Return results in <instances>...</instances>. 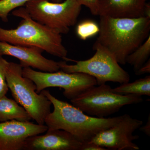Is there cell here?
Masks as SVG:
<instances>
[{"instance_id": "13", "label": "cell", "mask_w": 150, "mask_h": 150, "mask_svg": "<svg viewBox=\"0 0 150 150\" xmlns=\"http://www.w3.org/2000/svg\"><path fill=\"white\" fill-rule=\"evenodd\" d=\"M146 0H99L98 15L113 18L144 16Z\"/></svg>"}, {"instance_id": "3", "label": "cell", "mask_w": 150, "mask_h": 150, "mask_svg": "<svg viewBox=\"0 0 150 150\" xmlns=\"http://www.w3.org/2000/svg\"><path fill=\"white\" fill-rule=\"evenodd\" d=\"M12 13L21 18V21L14 29L0 27V41L39 48L66 61L68 51L63 45L61 34L34 20L23 6L14 10Z\"/></svg>"}, {"instance_id": "21", "label": "cell", "mask_w": 150, "mask_h": 150, "mask_svg": "<svg viewBox=\"0 0 150 150\" xmlns=\"http://www.w3.org/2000/svg\"><path fill=\"white\" fill-rule=\"evenodd\" d=\"M107 149L91 142L83 144L81 150H106Z\"/></svg>"}, {"instance_id": "15", "label": "cell", "mask_w": 150, "mask_h": 150, "mask_svg": "<svg viewBox=\"0 0 150 150\" xmlns=\"http://www.w3.org/2000/svg\"><path fill=\"white\" fill-rule=\"evenodd\" d=\"M121 84L117 87L111 89L112 91L123 95L131 94L141 96H150V76L139 79L133 82H128Z\"/></svg>"}, {"instance_id": "22", "label": "cell", "mask_w": 150, "mask_h": 150, "mask_svg": "<svg viewBox=\"0 0 150 150\" xmlns=\"http://www.w3.org/2000/svg\"><path fill=\"white\" fill-rule=\"evenodd\" d=\"M150 73V59L147 61L146 63L139 69L135 72L136 74L140 76L145 74H149Z\"/></svg>"}, {"instance_id": "16", "label": "cell", "mask_w": 150, "mask_h": 150, "mask_svg": "<svg viewBox=\"0 0 150 150\" xmlns=\"http://www.w3.org/2000/svg\"><path fill=\"white\" fill-rule=\"evenodd\" d=\"M150 55V35L144 43L129 54L126 59V63L134 67L137 71L149 60Z\"/></svg>"}, {"instance_id": "11", "label": "cell", "mask_w": 150, "mask_h": 150, "mask_svg": "<svg viewBox=\"0 0 150 150\" xmlns=\"http://www.w3.org/2000/svg\"><path fill=\"white\" fill-rule=\"evenodd\" d=\"M43 50L33 47L13 45L0 41V56H12L19 60L23 68L29 67L41 71L54 72L60 69L59 62L46 59Z\"/></svg>"}, {"instance_id": "12", "label": "cell", "mask_w": 150, "mask_h": 150, "mask_svg": "<svg viewBox=\"0 0 150 150\" xmlns=\"http://www.w3.org/2000/svg\"><path fill=\"white\" fill-rule=\"evenodd\" d=\"M28 138L22 150H81L83 143L64 130H47Z\"/></svg>"}, {"instance_id": "8", "label": "cell", "mask_w": 150, "mask_h": 150, "mask_svg": "<svg viewBox=\"0 0 150 150\" xmlns=\"http://www.w3.org/2000/svg\"><path fill=\"white\" fill-rule=\"evenodd\" d=\"M23 76L34 82L38 93L48 88L59 87L64 90V96L70 100L97 84L95 78L90 75L81 73H67L62 70L46 72L35 71L30 67H23Z\"/></svg>"}, {"instance_id": "6", "label": "cell", "mask_w": 150, "mask_h": 150, "mask_svg": "<svg viewBox=\"0 0 150 150\" xmlns=\"http://www.w3.org/2000/svg\"><path fill=\"white\" fill-rule=\"evenodd\" d=\"M105 83L93 86L70 100L73 105L88 115L98 118L113 114L125 105L143 101L142 96L115 93Z\"/></svg>"}, {"instance_id": "20", "label": "cell", "mask_w": 150, "mask_h": 150, "mask_svg": "<svg viewBox=\"0 0 150 150\" xmlns=\"http://www.w3.org/2000/svg\"><path fill=\"white\" fill-rule=\"evenodd\" d=\"M80 5L86 6L89 8L92 14L98 15L99 0H76Z\"/></svg>"}, {"instance_id": "2", "label": "cell", "mask_w": 150, "mask_h": 150, "mask_svg": "<svg viewBox=\"0 0 150 150\" xmlns=\"http://www.w3.org/2000/svg\"><path fill=\"white\" fill-rule=\"evenodd\" d=\"M42 93L51 102L54 110L46 117L48 130H64L83 144L90 142L98 133L116 124L122 115L112 118H98L86 115L72 104L57 99L49 91Z\"/></svg>"}, {"instance_id": "7", "label": "cell", "mask_w": 150, "mask_h": 150, "mask_svg": "<svg viewBox=\"0 0 150 150\" xmlns=\"http://www.w3.org/2000/svg\"><path fill=\"white\" fill-rule=\"evenodd\" d=\"M34 20L59 34H67L76 23L81 6L76 0L55 3L49 0H31L24 6Z\"/></svg>"}, {"instance_id": "1", "label": "cell", "mask_w": 150, "mask_h": 150, "mask_svg": "<svg viewBox=\"0 0 150 150\" xmlns=\"http://www.w3.org/2000/svg\"><path fill=\"white\" fill-rule=\"evenodd\" d=\"M98 36L95 43L110 52L119 64L125 65L129 54L149 36L150 18L100 16Z\"/></svg>"}, {"instance_id": "9", "label": "cell", "mask_w": 150, "mask_h": 150, "mask_svg": "<svg viewBox=\"0 0 150 150\" xmlns=\"http://www.w3.org/2000/svg\"><path fill=\"white\" fill-rule=\"evenodd\" d=\"M143 122L132 118L129 114L122 115L116 124L100 131L89 142L114 150H138L139 148L133 143L139 137L134 132L143 125Z\"/></svg>"}, {"instance_id": "17", "label": "cell", "mask_w": 150, "mask_h": 150, "mask_svg": "<svg viewBox=\"0 0 150 150\" xmlns=\"http://www.w3.org/2000/svg\"><path fill=\"white\" fill-rule=\"evenodd\" d=\"M31 0H0V18L3 22L8 21L9 14L17 8L23 6ZM55 3H61L64 0H49Z\"/></svg>"}, {"instance_id": "24", "label": "cell", "mask_w": 150, "mask_h": 150, "mask_svg": "<svg viewBox=\"0 0 150 150\" xmlns=\"http://www.w3.org/2000/svg\"><path fill=\"white\" fill-rule=\"evenodd\" d=\"M144 16L150 18V3H146L144 9Z\"/></svg>"}, {"instance_id": "23", "label": "cell", "mask_w": 150, "mask_h": 150, "mask_svg": "<svg viewBox=\"0 0 150 150\" xmlns=\"http://www.w3.org/2000/svg\"><path fill=\"white\" fill-rule=\"evenodd\" d=\"M140 131L144 132L148 136H150V115H149L147 121L144 126H141L139 128Z\"/></svg>"}, {"instance_id": "19", "label": "cell", "mask_w": 150, "mask_h": 150, "mask_svg": "<svg viewBox=\"0 0 150 150\" xmlns=\"http://www.w3.org/2000/svg\"><path fill=\"white\" fill-rule=\"evenodd\" d=\"M8 62L0 56V98L5 96L8 91L6 80V69Z\"/></svg>"}, {"instance_id": "18", "label": "cell", "mask_w": 150, "mask_h": 150, "mask_svg": "<svg viewBox=\"0 0 150 150\" xmlns=\"http://www.w3.org/2000/svg\"><path fill=\"white\" fill-rule=\"evenodd\" d=\"M99 30V25L93 21L87 20L79 23L77 26L76 32L81 39L86 40L98 34Z\"/></svg>"}, {"instance_id": "10", "label": "cell", "mask_w": 150, "mask_h": 150, "mask_svg": "<svg viewBox=\"0 0 150 150\" xmlns=\"http://www.w3.org/2000/svg\"><path fill=\"white\" fill-rule=\"evenodd\" d=\"M46 125L13 120L0 122V150H22L28 137L43 134Z\"/></svg>"}, {"instance_id": "25", "label": "cell", "mask_w": 150, "mask_h": 150, "mask_svg": "<svg viewBox=\"0 0 150 150\" xmlns=\"http://www.w3.org/2000/svg\"><path fill=\"white\" fill-rule=\"evenodd\" d=\"M146 1H148V0H146Z\"/></svg>"}, {"instance_id": "14", "label": "cell", "mask_w": 150, "mask_h": 150, "mask_svg": "<svg viewBox=\"0 0 150 150\" xmlns=\"http://www.w3.org/2000/svg\"><path fill=\"white\" fill-rule=\"evenodd\" d=\"M31 119L28 112L15 100L6 96L0 98V122L13 120L30 121Z\"/></svg>"}, {"instance_id": "5", "label": "cell", "mask_w": 150, "mask_h": 150, "mask_svg": "<svg viewBox=\"0 0 150 150\" xmlns=\"http://www.w3.org/2000/svg\"><path fill=\"white\" fill-rule=\"evenodd\" d=\"M6 80L15 100L29 113L32 119L40 125L45 124L50 113L52 103L42 92L38 93L35 84L23 76L20 64L8 62L6 69Z\"/></svg>"}, {"instance_id": "4", "label": "cell", "mask_w": 150, "mask_h": 150, "mask_svg": "<svg viewBox=\"0 0 150 150\" xmlns=\"http://www.w3.org/2000/svg\"><path fill=\"white\" fill-rule=\"evenodd\" d=\"M95 54L84 61H76L67 58L59 62L60 69L67 73H81L95 78L98 85L107 82L120 84L130 81L129 74L122 69L114 56L98 43H94Z\"/></svg>"}]
</instances>
